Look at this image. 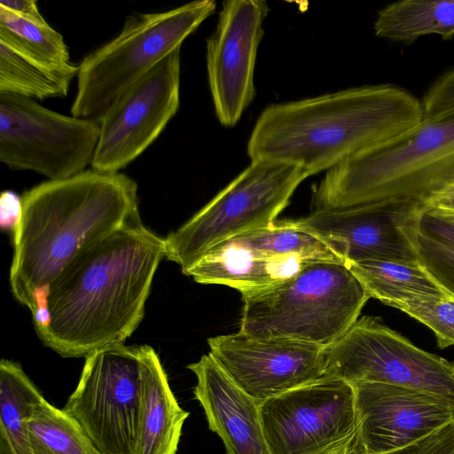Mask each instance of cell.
<instances>
[{"mask_svg": "<svg viewBox=\"0 0 454 454\" xmlns=\"http://www.w3.org/2000/svg\"><path fill=\"white\" fill-rule=\"evenodd\" d=\"M165 239L131 221L82 251L49 286V326L37 333L63 357L122 344L145 316Z\"/></svg>", "mask_w": 454, "mask_h": 454, "instance_id": "obj_1", "label": "cell"}, {"mask_svg": "<svg viewBox=\"0 0 454 454\" xmlns=\"http://www.w3.org/2000/svg\"><path fill=\"white\" fill-rule=\"evenodd\" d=\"M424 121L421 101L392 84L364 85L266 106L247 142L251 161L293 164L309 176L399 142Z\"/></svg>", "mask_w": 454, "mask_h": 454, "instance_id": "obj_2", "label": "cell"}, {"mask_svg": "<svg viewBox=\"0 0 454 454\" xmlns=\"http://www.w3.org/2000/svg\"><path fill=\"white\" fill-rule=\"evenodd\" d=\"M20 197L9 280L13 296L30 311L35 291L49 286L82 251L140 217L137 184L121 172L89 169L41 183Z\"/></svg>", "mask_w": 454, "mask_h": 454, "instance_id": "obj_3", "label": "cell"}, {"mask_svg": "<svg viewBox=\"0 0 454 454\" xmlns=\"http://www.w3.org/2000/svg\"><path fill=\"white\" fill-rule=\"evenodd\" d=\"M454 184V114L424 120L391 145L352 156L325 172L312 210L411 200L424 203Z\"/></svg>", "mask_w": 454, "mask_h": 454, "instance_id": "obj_4", "label": "cell"}, {"mask_svg": "<svg viewBox=\"0 0 454 454\" xmlns=\"http://www.w3.org/2000/svg\"><path fill=\"white\" fill-rule=\"evenodd\" d=\"M369 299L346 264L311 262L277 285L242 294L239 332L327 348L359 318Z\"/></svg>", "mask_w": 454, "mask_h": 454, "instance_id": "obj_5", "label": "cell"}, {"mask_svg": "<svg viewBox=\"0 0 454 454\" xmlns=\"http://www.w3.org/2000/svg\"><path fill=\"white\" fill-rule=\"evenodd\" d=\"M215 8V1L200 0L166 12L129 15L117 36L78 65L72 115L99 120L137 80L181 48Z\"/></svg>", "mask_w": 454, "mask_h": 454, "instance_id": "obj_6", "label": "cell"}, {"mask_svg": "<svg viewBox=\"0 0 454 454\" xmlns=\"http://www.w3.org/2000/svg\"><path fill=\"white\" fill-rule=\"evenodd\" d=\"M309 173L295 165L255 160L176 231L165 238L166 258L184 273L216 245L269 227Z\"/></svg>", "mask_w": 454, "mask_h": 454, "instance_id": "obj_7", "label": "cell"}, {"mask_svg": "<svg viewBox=\"0 0 454 454\" xmlns=\"http://www.w3.org/2000/svg\"><path fill=\"white\" fill-rule=\"evenodd\" d=\"M150 347L114 344L85 357L79 382L63 410L98 454L136 453Z\"/></svg>", "mask_w": 454, "mask_h": 454, "instance_id": "obj_8", "label": "cell"}, {"mask_svg": "<svg viewBox=\"0 0 454 454\" xmlns=\"http://www.w3.org/2000/svg\"><path fill=\"white\" fill-rule=\"evenodd\" d=\"M324 377L403 387L454 405V362L419 348L376 317L358 318L326 348Z\"/></svg>", "mask_w": 454, "mask_h": 454, "instance_id": "obj_9", "label": "cell"}, {"mask_svg": "<svg viewBox=\"0 0 454 454\" xmlns=\"http://www.w3.org/2000/svg\"><path fill=\"white\" fill-rule=\"evenodd\" d=\"M98 120L68 116L36 100L0 93V160L49 180L67 179L91 165L99 140Z\"/></svg>", "mask_w": 454, "mask_h": 454, "instance_id": "obj_10", "label": "cell"}, {"mask_svg": "<svg viewBox=\"0 0 454 454\" xmlns=\"http://www.w3.org/2000/svg\"><path fill=\"white\" fill-rule=\"evenodd\" d=\"M271 454H360L353 385L322 377L260 403Z\"/></svg>", "mask_w": 454, "mask_h": 454, "instance_id": "obj_11", "label": "cell"}, {"mask_svg": "<svg viewBox=\"0 0 454 454\" xmlns=\"http://www.w3.org/2000/svg\"><path fill=\"white\" fill-rule=\"evenodd\" d=\"M424 208L416 200H393L313 210L305 217L283 221L321 239L345 264L362 261L419 263L416 237Z\"/></svg>", "mask_w": 454, "mask_h": 454, "instance_id": "obj_12", "label": "cell"}, {"mask_svg": "<svg viewBox=\"0 0 454 454\" xmlns=\"http://www.w3.org/2000/svg\"><path fill=\"white\" fill-rule=\"evenodd\" d=\"M180 49L137 80L98 120L92 169L119 172L141 155L175 116L180 104Z\"/></svg>", "mask_w": 454, "mask_h": 454, "instance_id": "obj_13", "label": "cell"}, {"mask_svg": "<svg viewBox=\"0 0 454 454\" xmlns=\"http://www.w3.org/2000/svg\"><path fill=\"white\" fill-rule=\"evenodd\" d=\"M207 344L226 375L259 403L324 377L326 348L317 344L239 331Z\"/></svg>", "mask_w": 454, "mask_h": 454, "instance_id": "obj_14", "label": "cell"}, {"mask_svg": "<svg viewBox=\"0 0 454 454\" xmlns=\"http://www.w3.org/2000/svg\"><path fill=\"white\" fill-rule=\"evenodd\" d=\"M268 12L263 0L225 1L207 41L209 89L215 115L224 127L237 124L255 95L254 66Z\"/></svg>", "mask_w": 454, "mask_h": 454, "instance_id": "obj_15", "label": "cell"}, {"mask_svg": "<svg viewBox=\"0 0 454 454\" xmlns=\"http://www.w3.org/2000/svg\"><path fill=\"white\" fill-rule=\"evenodd\" d=\"M351 384L360 454L395 450L454 420V405L438 396L389 384Z\"/></svg>", "mask_w": 454, "mask_h": 454, "instance_id": "obj_16", "label": "cell"}, {"mask_svg": "<svg viewBox=\"0 0 454 454\" xmlns=\"http://www.w3.org/2000/svg\"><path fill=\"white\" fill-rule=\"evenodd\" d=\"M187 368L196 376L193 393L208 427L220 436L227 454H271L260 403L236 386L209 353Z\"/></svg>", "mask_w": 454, "mask_h": 454, "instance_id": "obj_17", "label": "cell"}, {"mask_svg": "<svg viewBox=\"0 0 454 454\" xmlns=\"http://www.w3.org/2000/svg\"><path fill=\"white\" fill-rule=\"evenodd\" d=\"M309 263L260 254L228 239L212 247L184 274L198 283L223 285L245 294L277 285Z\"/></svg>", "mask_w": 454, "mask_h": 454, "instance_id": "obj_18", "label": "cell"}, {"mask_svg": "<svg viewBox=\"0 0 454 454\" xmlns=\"http://www.w3.org/2000/svg\"><path fill=\"white\" fill-rule=\"evenodd\" d=\"M189 412L174 395L156 351L145 363L143 402L135 454H176Z\"/></svg>", "mask_w": 454, "mask_h": 454, "instance_id": "obj_19", "label": "cell"}, {"mask_svg": "<svg viewBox=\"0 0 454 454\" xmlns=\"http://www.w3.org/2000/svg\"><path fill=\"white\" fill-rule=\"evenodd\" d=\"M370 298L383 304L450 297L419 263L362 261L346 263Z\"/></svg>", "mask_w": 454, "mask_h": 454, "instance_id": "obj_20", "label": "cell"}, {"mask_svg": "<svg viewBox=\"0 0 454 454\" xmlns=\"http://www.w3.org/2000/svg\"><path fill=\"white\" fill-rule=\"evenodd\" d=\"M377 37L413 43L424 35L454 36V0H403L387 4L374 22Z\"/></svg>", "mask_w": 454, "mask_h": 454, "instance_id": "obj_21", "label": "cell"}, {"mask_svg": "<svg viewBox=\"0 0 454 454\" xmlns=\"http://www.w3.org/2000/svg\"><path fill=\"white\" fill-rule=\"evenodd\" d=\"M0 41L69 81L77 76L78 66L70 61L62 35L49 23H34L0 8Z\"/></svg>", "mask_w": 454, "mask_h": 454, "instance_id": "obj_22", "label": "cell"}, {"mask_svg": "<svg viewBox=\"0 0 454 454\" xmlns=\"http://www.w3.org/2000/svg\"><path fill=\"white\" fill-rule=\"evenodd\" d=\"M31 454H98L75 421L48 403H35L25 421Z\"/></svg>", "mask_w": 454, "mask_h": 454, "instance_id": "obj_23", "label": "cell"}, {"mask_svg": "<svg viewBox=\"0 0 454 454\" xmlns=\"http://www.w3.org/2000/svg\"><path fill=\"white\" fill-rule=\"evenodd\" d=\"M231 239L263 255L296 258L305 262L345 264L344 260L321 239L307 231L288 225L283 220Z\"/></svg>", "mask_w": 454, "mask_h": 454, "instance_id": "obj_24", "label": "cell"}, {"mask_svg": "<svg viewBox=\"0 0 454 454\" xmlns=\"http://www.w3.org/2000/svg\"><path fill=\"white\" fill-rule=\"evenodd\" d=\"M416 248L421 266L454 299V216L424 208Z\"/></svg>", "mask_w": 454, "mask_h": 454, "instance_id": "obj_25", "label": "cell"}, {"mask_svg": "<svg viewBox=\"0 0 454 454\" xmlns=\"http://www.w3.org/2000/svg\"><path fill=\"white\" fill-rule=\"evenodd\" d=\"M43 397L19 364L1 360L0 429L5 433L17 454H31L25 421L33 404Z\"/></svg>", "mask_w": 454, "mask_h": 454, "instance_id": "obj_26", "label": "cell"}, {"mask_svg": "<svg viewBox=\"0 0 454 454\" xmlns=\"http://www.w3.org/2000/svg\"><path fill=\"white\" fill-rule=\"evenodd\" d=\"M71 81L0 41V93L33 99L66 97Z\"/></svg>", "mask_w": 454, "mask_h": 454, "instance_id": "obj_27", "label": "cell"}, {"mask_svg": "<svg viewBox=\"0 0 454 454\" xmlns=\"http://www.w3.org/2000/svg\"><path fill=\"white\" fill-rule=\"evenodd\" d=\"M391 307L403 311L430 328L441 348L454 345V299L430 297Z\"/></svg>", "mask_w": 454, "mask_h": 454, "instance_id": "obj_28", "label": "cell"}, {"mask_svg": "<svg viewBox=\"0 0 454 454\" xmlns=\"http://www.w3.org/2000/svg\"><path fill=\"white\" fill-rule=\"evenodd\" d=\"M421 103L424 120L439 119L454 114V68L433 82Z\"/></svg>", "mask_w": 454, "mask_h": 454, "instance_id": "obj_29", "label": "cell"}, {"mask_svg": "<svg viewBox=\"0 0 454 454\" xmlns=\"http://www.w3.org/2000/svg\"><path fill=\"white\" fill-rule=\"evenodd\" d=\"M383 454H454V420L402 448Z\"/></svg>", "mask_w": 454, "mask_h": 454, "instance_id": "obj_30", "label": "cell"}, {"mask_svg": "<svg viewBox=\"0 0 454 454\" xmlns=\"http://www.w3.org/2000/svg\"><path fill=\"white\" fill-rule=\"evenodd\" d=\"M22 210L21 197L12 191H4L0 198V225L3 230L15 231Z\"/></svg>", "mask_w": 454, "mask_h": 454, "instance_id": "obj_31", "label": "cell"}, {"mask_svg": "<svg viewBox=\"0 0 454 454\" xmlns=\"http://www.w3.org/2000/svg\"><path fill=\"white\" fill-rule=\"evenodd\" d=\"M0 8L34 23H48L40 12L37 2L35 0H1Z\"/></svg>", "mask_w": 454, "mask_h": 454, "instance_id": "obj_32", "label": "cell"}, {"mask_svg": "<svg viewBox=\"0 0 454 454\" xmlns=\"http://www.w3.org/2000/svg\"><path fill=\"white\" fill-rule=\"evenodd\" d=\"M431 209L454 216V184H451L430 197L425 203Z\"/></svg>", "mask_w": 454, "mask_h": 454, "instance_id": "obj_33", "label": "cell"}, {"mask_svg": "<svg viewBox=\"0 0 454 454\" xmlns=\"http://www.w3.org/2000/svg\"><path fill=\"white\" fill-rule=\"evenodd\" d=\"M0 454H17L5 433L0 429Z\"/></svg>", "mask_w": 454, "mask_h": 454, "instance_id": "obj_34", "label": "cell"}, {"mask_svg": "<svg viewBox=\"0 0 454 454\" xmlns=\"http://www.w3.org/2000/svg\"><path fill=\"white\" fill-rule=\"evenodd\" d=\"M348 454V453H347Z\"/></svg>", "mask_w": 454, "mask_h": 454, "instance_id": "obj_35", "label": "cell"}]
</instances>
